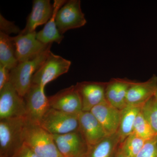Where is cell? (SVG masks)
<instances>
[{"label": "cell", "instance_id": "6da1fadb", "mask_svg": "<svg viewBox=\"0 0 157 157\" xmlns=\"http://www.w3.org/2000/svg\"><path fill=\"white\" fill-rule=\"evenodd\" d=\"M25 117L0 120L1 157H12L24 144Z\"/></svg>", "mask_w": 157, "mask_h": 157}, {"label": "cell", "instance_id": "7a4b0ae2", "mask_svg": "<svg viewBox=\"0 0 157 157\" xmlns=\"http://www.w3.org/2000/svg\"><path fill=\"white\" fill-rule=\"evenodd\" d=\"M24 141L25 145L40 157H62L52 135L39 125L26 121Z\"/></svg>", "mask_w": 157, "mask_h": 157}, {"label": "cell", "instance_id": "3957f363", "mask_svg": "<svg viewBox=\"0 0 157 157\" xmlns=\"http://www.w3.org/2000/svg\"><path fill=\"white\" fill-rule=\"evenodd\" d=\"M51 47L35 58L18 63L10 71L9 82L21 97L24 98L29 90L33 76L47 58Z\"/></svg>", "mask_w": 157, "mask_h": 157}, {"label": "cell", "instance_id": "277c9868", "mask_svg": "<svg viewBox=\"0 0 157 157\" xmlns=\"http://www.w3.org/2000/svg\"><path fill=\"white\" fill-rule=\"evenodd\" d=\"M71 65L70 61L50 51L43 63L34 74L32 84L45 88L49 82L67 73Z\"/></svg>", "mask_w": 157, "mask_h": 157}, {"label": "cell", "instance_id": "5b68a950", "mask_svg": "<svg viewBox=\"0 0 157 157\" xmlns=\"http://www.w3.org/2000/svg\"><path fill=\"white\" fill-rule=\"evenodd\" d=\"M40 125L52 135H62L79 130L78 115L50 108Z\"/></svg>", "mask_w": 157, "mask_h": 157}, {"label": "cell", "instance_id": "8992f818", "mask_svg": "<svg viewBox=\"0 0 157 157\" xmlns=\"http://www.w3.org/2000/svg\"><path fill=\"white\" fill-rule=\"evenodd\" d=\"M25 103L26 120L30 123L40 125L45 113L51 108L45 88L32 84L24 97Z\"/></svg>", "mask_w": 157, "mask_h": 157}, {"label": "cell", "instance_id": "52a82bcc", "mask_svg": "<svg viewBox=\"0 0 157 157\" xmlns=\"http://www.w3.org/2000/svg\"><path fill=\"white\" fill-rule=\"evenodd\" d=\"M56 21L58 29L63 35L68 30L85 25L87 21L82 11L81 1H67L58 11Z\"/></svg>", "mask_w": 157, "mask_h": 157}, {"label": "cell", "instance_id": "ba28073f", "mask_svg": "<svg viewBox=\"0 0 157 157\" xmlns=\"http://www.w3.org/2000/svg\"><path fill=\"white\" fill-rule=\"evenodd\" d=\"M25 113L24 98L9 82L0 90V120L25 117Z\"/></svg>", "mask_w": 157, "mask_h": 157}, {"label": "cell", "instance_id": "9c48e42d", "mask_svg": "<svg viewBox=\"0 0 157 157\" xmlns=\"http://www.w3.org/2000/svg\"><path fill=\"white\" fill-rule=\"evenodd\" d=\"M36 32L20 33L12 37L18 63L29 60L36 57L47 50L52 44H45L39 41Z\"/></svg>", "mask_w": 157, "mask_h": 157}, {"label": "cell", "instance_id": "30bf717a", "mask_svg": "<svg viewBox=\"0 0 157 157\" xmlns=\"http://www.w3.org/2000/svg\"><path fill=\"white\" fill-rule=\"evenodd\" d=\"M52 136L62 157H87L88 146L79 130Z\"/></svg>", "mask_w": 157, "mask_h": 157}, {"label": "cell", "instance_id": "8fae6325", "mask_svg": "<svg viewBox=\"0 0 157 157\" xmlns=\"http://www.w3.org/2000/svg\"><path fill=\"white\" fill-rule=\"evenodd\" d=\"M48 98L51 108L73 115H78L82 112L81 98L75 85Z\"/></svg>", "mask_w": 157, "mask_h": 157}, {"label": "cell", "instance_id": "7c38bea8", "mask_svg": "<svg viewBox=\"0 0 157 157\" xmlns=\"http://www.w3.org/2000/svg\"><path fill=\"white\" fill-rule=\"evenodd\" d=\"M107 82L85 81L76 83L75 86L81 98L82 111H90L94 107L106 101Z\"/></svg>", "mask_w": 157, "mask_h": 157}, {"label": "cell", "instance_id": "4fadbf2b", "mask_svg": "<svg viewBox=\"0 0 157 157\" xmlns=\"http://www.w3.org/2000/svg\"><path fill=\"white\" fill-rule=\"evenodd\" d=\"M79 131L89 149L107 136L103 127L90 111H82L78 115Z\"/></svg>", "mask_w": 157, "mask_h": 157}, {"label": "cell", "instance_id": "5bb4252c", "mask_svg": "<svg viewBox=\"0 0 157 157\" xmlns=\"http://www.w3.org/2000/svg\"><path fill=\"white\" fill-rule=\"evenodd\" d=\"M90 112L101 124L107 135L117 133L120 122L121 110L106 101L94 107Z\"/></svg>", "mask_w": 157, "mask_h": 157}, {"label": "cell", "instance_id": "9a60e30c", "mask_svg": "<svg viewBox=\"0 0 157 157\" xmlns=\"http://www.w3.org/2000/svg\"><path fill=\"white\" fill-rule=\"evenodd\" d=\"M157 89V76L153 75L144 82L135 81L127 93L126 106L141 107L154 96Z\"/></svg>", "mask_w": 157, "mask_h": 157}, {"label": "cell", "instance_id": "2e32d148", "mask_svg": "<svg viewBox=\"0 0 157 157\" xmlns=\"http://www.w3.org/2000/svg\"><path fill=\"white\" fill-rule=\"evenodd\" d=\"M135 81L127 78H113L107 82L105 98L107 102L119 110L126 106L129 89Z\"/></svg>", "mask_w": 157, "mask_h": 157}, {"label": "cell", "instance_id": "e0dca14e", "mask_svg": "<svg viewBox=\"0 0 157 157\" xmlns=\"http://www.w3.org/2000/svg\"><path fill=\"white\" fill-rule=\"evenodd\" d=\"M53 6L51 4L49 0H34L25 27L20 33L36 32V29L38 26L45 24L50 19L53 14Z\"/></svg>", "mask_w": 157, "mask_h": 157}, {"label": "cell", "instance_id": "ac0fdd59", "mask_svg": "<svg viewBox=\"0 0 157 157\" xmlns=\"http://www.w3.org/2000/svg\"><path fill=\"white\" fill-rule=\"evenodd\" d=\"M64 0H55L52 16L45 24L42 29L37 33V39L45 44H52L54 42L60 44L64 38L63 35L59 33L56 24V14L59 9L67 2Z\"/></svg>", "mask_w": 157, "mask_h": 157}, {"label": "cell", "instance_id": "d6986e66", "mask_svg": "<svg viewBox=\"0 0 157 157\" xmlns=\"http://www.w3.org/2000/svg\"><path fill=\"white\" fill-rule=\"evenodd\" d=\"M120 144V138L117 133L107 135L89 149L87 157H113Z\"/></svg>", "mask_w": 157, "mask_h": 157}, {"label": "cell", "instance_id": "ffe728a7", "mask_svg": "<svg viewBox=\"0 0 157 157\" xmlns=\"http://www.w3.org/2000/svg\"><path fill=\"white\" fill-rule=\"evenodd\" d=\"M18 63L12 37L0 32V65L11 71Z\"/></svg>", "mask_w": 157, "mask_h": 157}, {"label": "cell", "instance_id": "44dd1931", "mask_svg": "<svg viewBox=\"0 0 157 157\" xmlns=\"http://www.w3.org/2000/svg\"><path fill=\"white\" fill-rule=\"evenodd\" d=\"M141 107L126 106L121 110L120 122L117 132L121 143L133 133L135 119L140 112Z\"/></svg>", "mask_w": 157, "mask_h": 157}, {"label": "cell", "instance_id": "7402d4cb", "mask_svg": "<svg viewBox=\"0 0 157 157\" xmlns=\"http://www.w3.org/2000/svg\"><path fill=\"white\" fill-rule=\"evenodd\" d=\"M145 141L133 132L120 144L119 149L127 157H136Z\"/></svg>", "mask_w": 157, "mask_h": 157}, {"label": "cell", "instance_id": "603a6c76", "mask_svg": "<svg viewBox=\"0 0 157 157\" xmlns=\"http://www.w3.org/2000/svg\"><path fill=\"white\" fill-rule=\"evenodd\" d=\"M133 133L146 141L157 135L144 118L141 110L135 119L133 128Z\"/></svg>", "mask_w": 157, "mask_h": 157}, {"label": "cell", "instance_id": "cb8c5ba5", "mask_svg": "<svg viewBox=\"0 0 157 157\" xmlns=\"http://www.w3.org/2000/svg\"><path fill=\"white\" fill-rule=\"evenodd\" d=\"M141 112L157 135V103L154 96L142 105Z\"/></svg>", "mask_w": 157, "mask_h": 157}, {"label": "cell", "instance_id": "d4e9b609", "mask_svg": "<svg viewBox=\"0 0 157 157\" xmlns=\"http://www.w3.org/2000/svg\"><path fill=\"white\" fill-rule=\"evenodd\" d=\"M136 157H157V135L145 141Z\"/></svg>", "mask_w": 157, "mask_h": 157}, {"label": "cell", "instance_id": "484cf974", "mask_svg": "<svg viewBox=\"0 0 157 157\" xmlns=\"http://www.w3.org/2000/svg\"><path fill=\"white\" fill-rule=\"evenodd\" d=\"M0 29L1 32L8 35L11 33H17L18 35L21 31L14 23L5 19L1 14L0 15Z\"/></svg>", "mask_w": 157, "mask_h": 157}, {"label": "cell", "instance_id": "4316f807", "mask_svg": "<svg viewBox=\"0 0 157 157\" xmlns=\"http://www.w3.org/2000/svg\"><path fill=\"white\" fill-rule=\"evenodd\" d=\"M10 71L6 67L0 65V90L9 82Z\"/></svg>", "mask_w": 157, "mask_h": 157}, {"label": "cell", "instance_id": "83f0119b", "mask_svg": "<svg viewBox=\"0 0 157 157\" xmlns=\"http://www.w3.org/2000/svg\"><path fill=\"white\" fill-rule=\"evenodd\" d=\"M12 157H40L28 147L24 144L21 148Z\"/></svg>", "mask_w": 157, "mask_h": 157}, {"label": "cell", "instance_id": "f1b7e54d", "mask_svg": "<svg viewBox=\"0 0 157 157\" xmlns=\"http://www.w3.org/2000/svg\"><path fill=\"white\" fill-rule=\"evenodd\" d=\"M114 157H127L125 155H124L122 153L121 151L118 148V150L117 151L115 155V156Z\"/></svg>", "mask_w": 157, "mask_h": 157}, {"label": "cell", "instance_id": "f546056e", "mask_svg": "<svg viewBox=\"0 0 157 157\" xmlns=\"http://www.w3.org/2000/svg\"><path fill=\"white\" fill-rule=\"evenodd\" d=\"M154 97L157 103V89L156 90V91L155 93L154 94Z\"/></svg>", "mask_w": 157, "mask_h": 157}]
</instances>
